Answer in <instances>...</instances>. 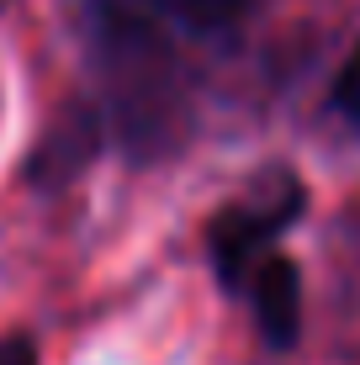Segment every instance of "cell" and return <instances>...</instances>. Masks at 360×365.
I'll list each match as a JSON object with an SVG mask.
<instances>
[{
	"label": "cell",
	"mask_w": 360,
	"mask_h": 365,
	"mask_svg": "<svg viewBox=\"0 0 360 365\" xmlns=\"http://www.w3.org/2000/svg\"><path fill=\"white\" fill-rule=\"evenodd\" d=\"M297 212H302V185H297V175H281V170H270L244 201L217 212L212 228H207V244H212V265L222 275V286L250 292L254 270L270 259L265 244L287 228Z\"/></svg>",
	"instance_id": "6da1fadb"
},
{
	"label": "cell",
	"mask_w": 360,
	"mask_h": 365,
	"mask_svg": "<svg viewBox=\"0 0 360 365\" xmlns=\"http://www.w3.org/2000/svg\"><path fill=\"white\" fill-rule=\"evenodd\" d=\"M250 0H96V16L111 37L122 43H154L159 32H222L239 21V11Z\"/></svg>",
	"instance_id": "7a4b0ae2"
},
{
	"label": "cell",
	"mask_w": 360,
	"mask_h": 365,
	"mask_svg": "<svg viewBox=\"0 0 360 365\" xmlns=\"http://www.w3.org/2000/svg\"><path fill=\"white\" fill-rule=\"evenodd\" d=\"M250 302H254L259 334H265L276 349H292L297 329H302V281H297V265L287 255H270L265 265L254 270Z\"/></svg>",
	"instance_id": "3957f363"
},
{
	"label": "cell",
	"mask_w": 360,
	"mask_h": 365,
	"mask_svg": "<svg viewBox=\"0 0 360 365\" xmlns=\"http://www.w3.org/2000/svg\"><path fill=\"white\" fill-rule=\"evenodd\" d=\"M96 154V122L91 111H64V117L53 122L43 138H37V154H32V180L43 185H64L74 170L85 165V159Z\"/></svg>",
	"instance_id": "277c9868"
},
{
	"label": "cell",
	"mask_w": 360,
	"mask_h": 365,
	"mask_svg": "<svg viewBox=\"0 0 360 365\" xmlns=\"http://www.w3.org/2000/svg\"><path fill=\"white\" fill-rule=\"evenodd\" d=\"M334 111H339L344 122H355V128H360V48L344 58L339 80H334Z\"/></svg>",
	"instance_id": "5b68a950"
},
{
	"label": "cell",
	"mask_w": 360,
	"mask_h": 365,
	"mask_svg": "<svg viewBox=\"0 0 360 365\" xmlns=\"http://www.w3.org/2000/svg\"><path fill=\"white\" fill-rule=\"evenodd\" d=\"M0 365H37V349H32V339H21V334H6V339H0Z\"/></svg>",
	"instance_id": "8992f818"
}]
</instances>
